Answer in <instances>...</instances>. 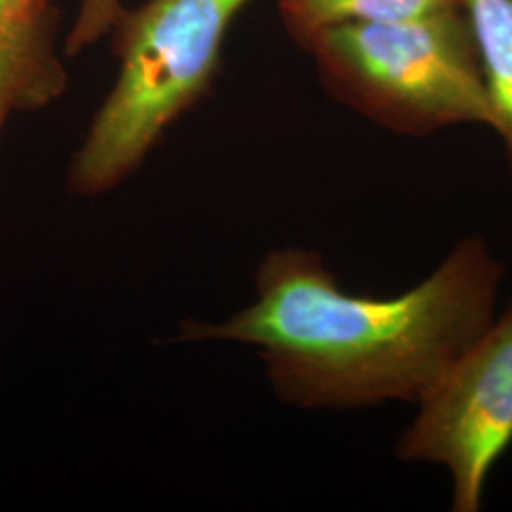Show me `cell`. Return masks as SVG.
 <instances>
[{
	"instance_id": "6da1fadb",
	"label": "cell",
	"mask_w": 512,
	"mask_h": 512,
	"mask_svg": "<svg viewBox=\"0 0 512 512\" xmlns=\"http://www.w3.org/2000/svg\"><path fill=\"white\" fill-rule=\"evenodd\" d=\"M503 275L478 234L391 296L346 291L319 253L283 247L260 264L249 306L184 321L179 338L253 346L275 395L298 408L416 404L494 319Z\"/></svg>"
},
{
	"instance_id": "7a4b0ae2",
	"label": "cell",
	"mask_w": 512,
	"mask_h": 512,
	"mask_svg": "<svg viewBox=\"0 0 512 512\" xmlns=\"http://www.w3.org/2000/svg\"><path fill=\"white\" fill-rule=\"evenodd\" d=\"M302 46L334 99L389 131L427 137L492 124L482 61L463 8L338 23Z\"/></svg>"
},
{
	"instance_id": "3957f363",
	"label": "cell",
	"mask_w": 512,
	"mask_h": 512,
	"mask_svg": "<svg viewBox=\"0 0 512 512\" xmlns=\"http://www.w3.org/2000/svg\"><path fill=\"white\" fill-rule=\"evenodd\" d=\"M253 0H148L118 23L120 71L69 167V190L107 194L209 90L226 33Z\"/></svg>"
},
{
	"instance_id": "277c9868",
	"label": "cell",
	"mask_w": 512,
	"mask_h": 512,
	"mask_svg": "<svg viewBox=\"0 0 512 512\" xmlns=\"http://www.w3.org/2000/svg\"><path fill=\"white\" fill-rule=\"evenodd\" d=\"M397 458L444 469L454 512H478L512 444V302L416 403Z\"/></svg>"
},
{
	"instance_id": "5b68a950",
	"label": "cell",
	"mask_w": 512,
	"mask_h": 512,
	"mask_svg": "<svg viewBox=\"0 0 512 512\" xmlns=\"http://www.w3.org/2000/svg\"><path fill=\"white\" fill-rule=\"evenodd\" d=\"M475 33L490 99V129L512 171V0H461Z\"/></svg>"
},
{
	"instance_id": "8992f818",
	"label": "cell",
	"mask_w": 512,
	"mask_h": 512,
	"mask_svg": "<svg viewBox=\"0 0 512 512\" xmlns=\"http://www.w3.org/2000/svg\"><path fill=\"white\" fill-rule=\"evenodd\" d=\"M450 8H461V0H279L281 19L300 46L330 25L416 18Z\"/></svg>"
},
{
	"instance_id": "52a82bcc",
	"label": "cell",
	"mask_w": 512,
	"mask_h": 512,
	"mask_svg": "<svg viewBox=\"0 0 512 512\" xmlns=\"http://www.w3.org/2000/svg\"><path fill=\"white\" fill-rule=\"evenodd\" d=\"M67 86L59 59L19 54L0 44V137L16 112L48 107Z\"/></svg>"
},
{
	"instance_id": "ba28073f",
	"label": "cell",
	"mask_w": 512,
	"mask_h": 512,
	"mask_svg": "<svg viewBox=\"0 0 512 512\" xmlns=\"http://www.w3.org/2000/svg\"><path fill=\"white\" fill-rule=\"evenodd\" d=\"M55 0H0V44L19 54L55 59Z\"/></svg>"
},
{
	"instance_id": "9c48e42d",
	"label": "cell",
	"mask_w": 512,
	"mask_h": 512,
	"mask_svg": "<svg viewBox=\"0 0 512 512\" xmlns=\"http://www.w3.org/2000/svg\"><path fill=\"white\" fill-rule=\"evenodd\" d=\"M126 16L122 0H82L67 38V54L76 55L93 46L118 27Z\"/></svg>"
}]
</instances>
